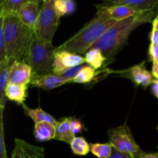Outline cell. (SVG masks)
Returning <instances> with one entry per match:
<instances>
[{"mask_svg":"<svg viewBox=\"0 0 158 158\" xmlns=\"http://www.w3.org/2000/svg\"><path fill=\"white\" fill-rule=\"evenodd\" d=\"M157 15L158 7L141 11L132 16L117 22L105 32L90 49H99L106 60H111L127 43L130 35L134 29L154 20Z\"/></svg>","mask_w":158,"mask_h":158,"instance_id":"1","label":"cell"},{"mask_svg":"<svg viewBox=\"0 0 158 158\" xmlns=\"http://www.w3.org/2000/svg\"><path fill=\"white\" fill-rule=\"evenodd\" d=\"M3 23L7 59L12 61H20L26 56L35 32L22 23L18 15H0Z\"/></svg>","mask_w":158,"mask_h":158,"instance_id":"2","label":"cell"},{"mask_svg":"<svg viewBox=\"0 0 158 158\" xmlns=\"http://www.w3.org/2000/svg\"><path fill=\"white\" fill-rule=\"evenodd\" d=\"M117 22L118 21L96 15L75 35L56 48V51L66 50L80 55L86 54L93 45Z\"/></svg>","mask_w":158,"mask_h":158,"instance_id":"3","label":"cell"},{"mask_svg":"<svg viewBox=\"0 0 158 158\" xmlns=\"http://www.w3.org/2000/svg\"><path fill=\"white\" fill-rule=\"evenodd\" d=\"M56 48L52 43L34 36L26 53L27 63L32 71V79L53 73Z\"/></svg>","mask_w":158,"mask_h":158,"instance_id":"4","label":"cell"},{"mask_svg":"<svg viewBox=\"0 0 158 158\" xmlns=\"http://www.w3.org/2000/svg\"><path fill=\"white\" fill-rule=\"evenodd\" d=\"M55 1L49 0L47 2H43L34 29L35 36L51 43L58 28L60 19L56 10Z\"/></svg>","mask_w":158,"mask_h":158,"instance_id":"5","label":"cell"},{"mask_svg":"<svg viewBox=\"0 0 158 158\" xmlns=\"http://www.w3.org/2000/svg\"><path fill=\"white\" fill-rule=\"evenodd\" d=\"M109 143L117 151L129 155H136L142 151L136 143L131 129L127 124L111 128L107 132Z\"/></svg>","mask_w":158,"mask_h":158,"instance_id":"6","label":"cell"},{"mask_svg":"<svg viewBox=\"0 0 158 158\" xmlns=\"http://www.w3.org/2000/svg\"><path fill=\"white\" fill-rule=\"evenodd\" d=\"M113 73L124 78L129 79L137 86H142L146 88L151 85L154 81L152 73L146 69L144 62L126 69L113 71Z\"/></svg>","mask_w":158,"mask_h":158,"instance_id":"7","label":"cell"},{"mask_svg":"<svg viewBox=\"0 0 158 158\" xmlns=\"http://www.w3.org/2000/svg\"><path fill=\"white\" fill-rule=\"evenodd\" d=\"M96 8H97L96 15L104 17L106 19H112L117 21H120L130 16H132L137 12H141L131 6H121V5H112V6L97 5Z\"/></svg>","mask_w":158,"mask_h":158,"instance_id":"8","label":"cell"},{"mask_svg":"<svg viewBox=\"0 0 158 158\" xmlns=\"http://www.w3.org/2000/svg\"><path fill=\"white\" fill-rule=\"evenodd\" d=\"M84 63H86V60L80 54L73 53L66 50L56 51L53 63V73L59 75L60 73L69 68L82 65Z\"/></svg>","mask_w":158,"mask_h":158,"instance_id":"9","label":"cell"},{"mask_svg":"<svg viewBox=\"0 0 158 158\" xmlns=\"http://www.w3.org/2000/svg\"><path fill=\"white\" fill-rule=\"evenodd\" d=\"M44 149L21 139H15V148L11 158H44Z\"/></svg>","mask_w":158,"mask_h":158,"instance_id":"10","label":"cell"},{"mask_svg":"<svg viewBox=\"0 0 158 158\" xmlns=\"http://www.w3.org/2000/svg\"><path fill=\"white\" fill-rule=\"evenodd\" d=\"M32 78V71L30 66L24 61H15L11 69L9 83L27 85Z\"/></svg>","mask_w":158,"mask_h":158,"instance_id":"11","label":"cell"},{"mask_svg":"<svg viewBox=\"0 0 158 158\" xmlns=\"http://www.w3.org/2000/svg\"><path fill=\"white\" fill-rule=\"evenodd\" d=\"M39 4L33 2L24 3L19 11L18 16L22 23L34 30L40 15Z\"/></svg>","mask_w":158,"mask_h":158,"instance_id":"12","label":"cell"},{"mask_svg":"<svg viewBox=\"0 0 158 158\" xmlns=\"http://www.w3.org/2000/svg\"><path fill=\"white\" fill-rule=\"evenodd\" d=\"M30 83L33 86L42 88L46 91H49L54 88L61 86L67 83H70V81L62 76L52 73L32 79Z\"/></svg>","mask_w":158,"mask_h":158,"instance_id":"13","label":"cell"},{"mask_svg":"<svg viewBox=\"0 0 158 158\" xmlns=\"http://www.w3.org/2000/svg\"><path fill=\"white\" fill-rule=\"evenodd\" d=\"M15 61L6 59L4 62L0 63V110L3 114L5 104L6 102V90L9 85V75L11 69Z\"/></svg>","mask_w":158,"mask_h":158,"instance_id":"14","label":"cell"},{"mask_svg":"<svg viewBox=\"0 0 158 158\" xmlns=\"http://www.w3.org/2000/svg\"><path fill=\"white\" fill-rule=\"evenodd\" d=\"M106 6L121 5L134 8L138 11H147L158 7V0H102Z\"/></svg>","mask_w":158,"mask_h":158,"instance_id":"15","label":"cell"},{"mask_svg":"<svg viewBox=\"0 0 158 158\" xmlns=\"http://www.w3.org/2000/svg\"><path fill=\"white\" fill-rule=\"evenodd\" d=\"M71 122L72 117H64L57 120L56 124V140L70 144L71 141L75 137V134L73 133L71 128Z\"/></svg>","mask_w":158,"mask_h":158,"instance_id":"16","label":"cell"},{"mask_svg":"<svg viewBox=\"0 0 158 158\" xmlns=\"http://www.w3.org/2000/svg\"><path fill=\"white\" fill-rule=\"evenodd\" d=\"M56 124L50 122L44 121L35 123L34 127V136L38 141L44 142L55 139Z\"/></svg>","mask_w":158,"mask_h":158,"instance_id":"17","label":"cell"},{"mask_svg":"<svg viewBox=\"0 0 158 158\" xmlns=\"http://www.w3.org/2000/svg\"><path fill=\"white\" fill-rule=\"evenodd\" d=\"M26 85L10 84L9 83L6 90V97L9 100L16 102L18 104H23L26 98Z\"/></svg>","mask_w":158,"mask_h":158,"instance_id":"18","label":"cell"},{"mask_svg":"<svg viewBox=\"0 0 158 158\" xmlns=\"http://www.w3.org/2000/svg\"><path fill=\"white\" fill-rule=\"evenodd\" d=\"M23 106L26 115H27L28 117H30L35 123H40V122L47 121L50 122V123H54V124H56L57 120H56L52 115H50L49 114L46 113V111L42 110L41 108L32 109V108H30L28 106H26L24 103L23 104Z\"/></svg>","mask_w":158,"mask_h":158,"instance_id":"19","label":"cell"},{"mask_svg":"<svg viewBox=\"0 0 158 158\" xmlns=\"http://www.w3.org/2000/svg\"><path fill=\"white\" fill-rule=\"evenodd\" d=\"M85 60H86V63H87L89 66L97 69H100L103 66L106 59L100 49L97 48H93V49H89L85 54Z\"/></svg>","mask_w":158,"mask_h":158,"instance_id":"20","label":"cell"},{"mask_svg":"<svg viewBox=\"0 0 158 158\" xmlns=\"http://www.w3.org/2000/svg\"><path fill=\"white\" fill-rule=\"evenodd\" d=\"M27 2L29 1V0H1L0 15H18L21 6Z\"/></svg>","mask_w":158,"mask_h":158,"instance_id":"21","label":"cell"},{"mask_svg":"<svg viewBox=\"0 0 158 158\" xmlns=\"http://www.w3.org/2000/svg\"><path fill=\"white\" fill-rule=\"evenodd\" d=\"M73 153L78 156H86L90 151V144L82 137H75L70 143Z\"/></svg>","mask_w":158,"mask_h":158,"instance_id":"22","label":"cell"},{"mask_svg":"<svg viewBox=\"0 0 158 158\" xmlns=\"http://www.w3.org/2000/svg\"><path fill=\"white\" fill-rule=\"evenodd\" d=\"M113 146L107 143H90V152L98 158H110L113 152Z\"/></svg>","mask_w":158,"mask_h":158,"instance_id":"23","label":"cell"},{"mask_svg":"<svg viewBox=\"0 0 158 158\" xmlns=\"http://www.w3.org/2000/svg\"><path fill=\"white\" fill-rule=\"evenodd\" d=\"M55 8L60 17L70 15L75 11L76 5L73 0H56Z\"/></svg>","mask_w":158,"mask_h":158,"instance_id":"24","label":"cell"},{"mask_svg":"<svg viewBox=\"0 0 158 158\" xmlns=\"http://www.w3.org/2000/svg\"><path fill=\"white\" fill-rule=\"evenodd\" d=\"M96 69L94 68L91 67L90 66H86L80 70L78 75L74 78V83H86L92 81L93 79L96 76Z\"/></svg>","mask_w":158,"mask_h":158,"instance_id":"25","label":"cell"},{"mask_svg":"<svg viewBox=\"0 0 158 158\" xmlns=\"http://www.w3.org/2000/svg\"><path fill=\"white\" fill-rule=\"evenodd\" d=\"M85 66H86V65L82 64V65H79V66H73V67L69 68V69H66V70L60 73L59 75L62 76V77L66 78V80H69L70 82H73L74 78L78 75L79 73L80 72V70H81Z\"/></svg>","mask_w":158,"mask_h":158,"instance_id":"26","label":"cell"},{"mask_svg":"<svg viewBox=\"0 0 158 158\" xmlns=\"http://www.w3.org/2000/svg\"><path fill=\"white\" fill-rule=\"evenodd\" d=\"M2 114H1V126H0V158H8L6 153V144L4 140V131H3Z\"/></svg>","mask_w":158,"mask_h":158,"instance_id":"27","label":"cell"},{"mask_svg":"<svg viewBox=\"0 0 158 158\" xmlns=\"http://www.w3.org/2000/svg\"><path fill=\"white\" fill-rule=\"evenodd\" d=\"M71 128H72L73 133L74 134H79L83 131V126L81 122L79 120H77L75 117H72V122H71Z\"/></svg>","mask_w":158,"mask_h":158,"instance_id":"28","label":"cell"},{"mask_svg":"<svg viewBox=\"0 0 158 158\" xmlns=\"http://www.w3.org/2000/svg\"><path fill=\"white\" fill-rule=\"evenodd\" d=\"M149 55L153 62H158V45L151 44L149 49Z\"/></svg>","mask_w":158,"mask_h":158,"instance_id":"29","label":"cell"},{"mask_svg":"<svg viewBox=\"0 0 158 158\" xmlns=\"http://www.w3.org/2000/svg\"><path fill=\"white\" fill-rule=\"evenodd\" d=\"M134 158H158V152L157 153H146L140 151L139 154L133 156Z\"/></svg>","mask_w":158,"mask_h":158,"instance_id":"30","label":"cell"},{"mask_svg":"<svg viewBox=\"0 0 158 158\" xmlns=\"http://www.w3.org/2000/svg\"><path fill=\"white\" fill-rule=\"evenodd\" d=\"M110 158H134L132 155H129V154H124L120 151H117L115 148H113V152Z\"/></svg>","mask_w":158,"mask_h":158,"instance_id":"31","label":"cell"},{"mask_svg":"<svg viewBox=\"0 0 158 158\" xmlns=\"http://www.w3.org/2000/svg\"><path fill=\"white\" fill-rule=\"evenodd\" d=\"M151 44L158 45V31L153 28L151 32Z\"/></svg>","mask_w":158,"mask_h":158,"instance_id":"32","label":"cell"},{"mask_svg":"<svg viewBox=\"0 0 158 158\" xmlns=\"http://www.w3.org/2000/svg\"><path fill=\"white\" fill-rule=\"evenodd\" d=\"M151 91L153 94L158 99V80H154L153 83H151Z\"/></svg>","mask_w":158,"mask_h":158,"instance_id":"33","label":"cell"},{"mask_svg":"<svg viewBox=\"0 0 158 158\" xmlns=\"http://www.w3.org/2000/svg\"><path fill=\"white\" fill-rule=\"evenodd\" d=\"M152 75L158 80V62H153Z\"/></svg>","mask_w":158,"mask_h":158,"instance_id":"34","label":"cell"},{"mask_svg":"<svg viewBox=\"0 0 158 158\" xmlns=\"http://www.w3.org/2000/svg\"><path fill=\"white\" fill-rule=\"evenodd\" d=\"M153 28L158 31V15L153 20Z\"/></svg>","mask_w":158,"mask_h":158,"instance_id":"35","label":"cell"},{"mask_svg":"<svg viewBox=\"0 0 158 158\" xmlns=\"http://www.w3.org/2000/svg\"><path fill=\"white\" fill-rule=\"evenodd\" d=\"M29 2H36V3H38L39 4V2L40 1V0H29Z\"/></svg>","mask_w":158,"mask_h":158,"instance_id":"36","label":"cell"},{"mask_svg":"<svg viewBox=\"0 0 158 158\" xmlns=\"http://www.w3.org/2000/svg\"><path fill=\"white\" fill-rule=\"evenodd\" d=\"M42 1H43V2H49V0H42Z\"/></svg>","mask_w":158,"mask_h":158,"instance_id":"37","label":"cell"}]
</instances>
